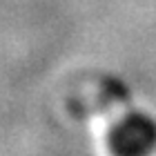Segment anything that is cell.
<instances>
[{
    "instance_id": "1",
    "label": "cell",
    "mask_w": 156,
    "mask_h": 156,
    "mask_svg": "<svg viewBox=\"0 0 156 156\" xmlns=\"http://www.w3.org/2000/svg\"><path fill=\"white\" fill-rule=\"evenodd\" d=\"M114 156H152L156 152V116L143 109L127 112L109 132Z\"/></svg>"
}]
</instances>
